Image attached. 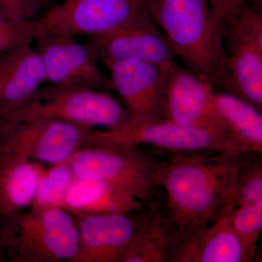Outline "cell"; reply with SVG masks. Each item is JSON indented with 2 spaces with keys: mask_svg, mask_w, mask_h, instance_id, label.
<instances>
[{
  "mask_svg": "<svg viewBox=\"0 0 262 262\" xmlns=\"http://www.w3.org/2000/svg\"><path fill=\"white\" fill-rule=\"evenodd\" d=\"M160 153L158 184L178 241L233 209L236 182L249 153Z\"/></svg>",
  "mask_w": 262,
  "mask_h": 262,
  "instance_id": "cell-1",
  "label": "cell"
},
{
  "mask_svg": "<svg viewBox=\"0 0 262 262\" xmlns=\"http://www.w3.org/2000/svg\"><path fill=\"white\" fill-rule=\"evenodd\" d=\"M150 18L188 70L211 81L224 55L208 0H143Z\"/></svg>",
  "mask_w": 262,
  "mask_h": 262,
  "instance_id": "cell-2",
  "label": "cell"
},
{
  "mask_svg": "<svg viewBox=\"0 0 262 262\" xmlns=\"http://www.w3.org/2000/svg\"><path fill=\"white\" fill-rule=\"evenodd\" d=\"M0 241L15 262H72L78 250L77 221L58 208L2 217Z\"/></svg>",
  "mask_w": 262,
  "mask_h": 262,
  "instance_id": "cell-3",
  "label": "cell"
},
{
  "mask_svg": "<svg viewBox=\"0 0 262 262\" xmlns=\"http://www.w3.org/2000/svg\"><path fill=\"white\" fill-rule=\"evenodd\" d=\"M76 178L94 179L121 189L146 206L158 201L160 153L139 146L95 144L68 161Z\"/></svg>",
  "mask_w": 262,
  "mask_h": 262,
  "instance_id": "cell-4",
  "label": "cell"
},
{
  "mask_svg": "<svg viewBox=\"0 0 262 262\" xmlns=\"http://www.w3.org/2000/svg\"><path fill=\"white\" fill-rule=\"evenodd\" d=\"M127 108L108 91L48 84L0 120H54L89 129H116L130 119Z\"/></svg>",
  "mask_w": 262,
  "mask_h": 262,
  "instance_id": "cell-5",
  "label": "cell"
},
{
  "mask_svg": "<svg viewBox=\"0 0 262 262\" xmlns=\"http://www.w3.org/2000/svg\"><path fill=\"white\" fill-rule=\"evenodd\" d=\"M224 55L211 82L261 110L262 15L245 5L222 29Z\"/></svg>",
  "mask_w": 262,
  "mask_h": 262,
  "instance_id": "cell-6",
  "label": "cell"
},
{
  "mask_svg": "<svg viewBox=\"0 0 262 262\" xmlns=\"http://www.w3.org/2000/svg\"><path fill=\"white\" fill-rule=\"evenodd\" d=\"M95 144L147 147L166 153L248 152L230 134L184 126L165 117L145 120H135L130 117L118 128L92 129L89 145Z\"/></svg>",
  "mask_w": 262,
  "mask_h": 262,
  "instance_id": "cell-7",
  "label": "cell"
},
{
  "mask_svg": "<svg viewBox=\"0 0 262 262\" xmlns=\"http://www.w3.org/2000/svg\"><path fill=\"white\" fill-rule=\"evenodd\" d=\"M146 11L143 0H63L35 18L34 38L42 34L98 37Z\"/></svg>",
  "mask_w": 262,
  "mask_h": 262,
  "instance_id": "cell-8",
  "label": "cell"
},
{
  "mask_svg": "<svg viewBox=\"0 0 262 262\" xmlns=\"http://www.w3.org/2000/svg\"><path fill=\"white\" fill-rule=\"evenodd\" d=\"M92 129L54 120H0V146L49 166L65 163L89 145Z\"/></svg>",
  "mask_w": 262,
  "mask_h": 262,
  "instance_id": "cell-9",
  "label": "cell"
},
{
  "mask_svg": "<svg viewBox=\"0 0 262 262\" xmlns=\"http://www.w3.org/2000/svg\"><path fill=\"white\" fill-rule=\"evenodd\" d=\"M34 48L44 65L48 84L108 91L110 77L100 68L97 53L89 42L68 36L42 34L34 38Z\"/></svg>",
  "mask_w": 262,
  "mask_h": 262,
  "instance_id": "cell-10",
  "label": "cell"
},
{
  "mask_svg": "<svg viewBox=\"0 0 262 262\" xmlns=\"http://www.w3.org/2000/svg\"><path fill=\"white\" fill-rule=\"evenodd\" d=\"M116 91L135 120L163 118L169 71L171 67L135 59L102 61Z\"/></svg>",
  "mask_w": 262,
  "mask_h": 262,
  "instance_id": "cell-11",
  "label": "cell"
},
{
  "mask_svg": "<svg viewBox=\"0 0 262 262\" xmlns=\"http://www.w3.org/2000/svg\"><path fill=\"white\" fill-rule=\"evenodd\" d=\"M214 92L206 77L174 66L169 71L164 117L184 126L230 134L215 107Z\"/></svg>",
  "mask_w": 262,
  "mask_h": 262,
  "instance_id": "cell-12",
  "label": "cell"
},
{
  "mask_svg": "<svg viewBox=\"0 0 262 262\" xmlns=\"http://www.w3.org/2000/svg\"><path fill=\"white\" fill-rule=\"evenodd\" d=\"M101 61L135 59L165 67L178 64L168 41L147 11L113 32L89 38Z\"/></svg>",
  "mask_w": 262,
  "mask_h": 262,
  "instance_id": "cell-13",
  "label": "cell"
},
{
  "mask_svg": "<svg viewBox=\"0 0 262 262\" xmlns=\"http://www.w3.org/2000/svg\"><path fill=\"white\" fill-rule=\"evenodd\" d=\"M145 210L77 217L78 250L72 262H122Z\"/></svg>",
  "mask_w": 262,
  "mask_h": 262,
  "instance_id": "cell-14",
  "label": "cell"
},
{
  "mask_svg": "<svg viewBox=\"0 0 262 262\" xmlns=\"http://www.w3.org/2000/svg\"><path fill=\"white\" fill-rule=\"evenodd\" d=\"M46 84V70L34 43L0 53V119L27 102Z\"/></svg>",
  "mask_w": 262,
  "mask_h": 262,
  "instance_id": "cell-15",
  "label": "cell"
},
{
  "mask_svg": "<svg viewBox=\"0 0 262 262\" xmlns=\"http://www.w3.org/2000/svg\"><path fill=\"white\" fill-rule=\"evenodd\" d=\"M229 214L179 239L170 262L253 261V256L231 225Z\"/></svg>",
  "mask_w": 262,
  "mask_h": 262,
  "instance_id": "cell-16",
  "label": "cell"
},
{
  "mask_svg": "<svg viewBox=\"0 0 262 262\" xmlns=\"http://www.w3.org/2000/svg\"><path fill=\"white\" fill-rule=\"evenodd\" d=\"M146 207L134 196L107 183L76 177L66 191L62 203L63 209L77 217L140 213Z\"/></svg>",
  "mask_w": 262,
  "mask_h": 262,
  "instance_id": "cell-17",
  "label": "cell"
},
{
  "mask_svg": "<svg viewBox=\"0 0 262 262\" xmlns=\"http://www.w3.org/2000/svg\"><path fill=\"white\" fill-rule=\"evenodd\" d=\"M43 168L0 146V214L7 216L32 206Z\"/></svg>",
  "mask_w": 262,
  "mask_h": 262,
  "instance_id": "cell-18",
  "label": "cell"
},
{
  "mask_svg": "<svg viewBox=\"0 0 262 262\" xmlns=\"http://www.w3.org/2000/svg\"><path fill=\"white\" fill-rule=\"evenodd\" d=\"M178 241L173 222L160 201L146 207L122 262H170Z\"/></svg>",
  "mask_w": 262,
  "mask_h": 262,
  "instance_id": "cell-19",
  "label": "cell"
},
{
  "mask_svg": "<svg viewBox=\"0 0 262 262\" xmlns=\"http://www.w3.org/2000/svg\"><path fill=\"white\" fill-rule=\"evenodd\" d=\"M214 103L226 127L248 152L262 155L261 110L236 95L214 92Z\"/></svg>",
  "mask_w": 262,
  "mask_h": 262,
  "instance_id": "cell-20",
  "label": "cell"
},
{
  "mask_svg": "<svg viewBox=\"0 0 262 262\" xmlns=\"http://www.w3.org/2000/svg\"><path fill=\"white\" fill-rule=\"evenodd\" d=\"M74 178L68 162L43 168L32 208H62L66 191Z\"/></svg>",
  "mask_w": 262,
  "mask_h": 262,
  "instance_id": "cell-21",
  "label": "cell"
},
{
  "mask_svg": "<svg viewBox=\"0 0 262 262\" xmlns=\"http://www.w3.org/2000/svg\"><path fill=\"white\" fill-rule=\"evenodd\" d=\"M262 206L261 155L249 153L241 168L234 192V207Z\"/></svg>",
  "mask_w": 262,
  "mask_h": 262,
  "instance_id": "cell-22",
  "label": "cell"
},
{
  "mask_svg": "<svg viewBox=\"0 0 262 262\" xmlns=\"http://www.w3.org/2000/svg\"><path fill=\"white\" fill-rule=\"evenodd\" d=\"M229 216L234 230L254 258L262 231V206H235Z\"/></svg>",
  "mask_w": 262,
  "mask_h": 262,
  "instance_id": "cell-23",
  "label": "cell"
},
{
  "mask_svg": "<svg viewBox=\"0 0 262 262\" xmlns=\"http://www.w3.org/2000/svg\"><path fill=\"white\" fill-rule=\"evenodd\" d=\"M35 18H15L0 10V53L34 43Z\"/></svg>",
  "mask_w": 262,
  "mask_h": 262,
  "instance_id": "cell-24",
  "label": "cell"
},
{
  "mask_svg": "<svg viewBox=\"0 0 262 262\" xmlns=\"http://www.w3.org/2000/svg\"><path fill=\"white\" fill-rule=\"evenodd\" d=\"M46 4L42 0H0V10L20 19H32Z\"/></svg>",
  "mask_w": 262,
  "mask_h": 262,
  "instance_id": "cell-25",
  "label": "cell"
},
{
  "mask_svg": "<svg viewBox=\"0 0 262 262\" xmlns=\"http://www.w3.org/2000/svg\"><path fill=\"white\" fill-rule=\"evenodd\" d=\"M212 11L222 29L236 16L247 0H208Z\"/></svg>",
  "mask_w": 262,
  "mask_h": 262,
  "instance_id": "cell-26",
  "label": "cell"
},
{
  "mask_svg": "<svg viewBox=\"0 0 262 262\" xmlns=\"http://www.w3.org/2000/svg\"><path fill=\"white\" fill-rule=\"evenodd\" d=\"M2 223V215L0 214V225H1ZM4 253V251H3V246H2L1 241H0V261L3 259V255Z\"/></svg>",
  "mask_w": 262,
  "mask_h": 262,
  "instance_id": "cell-27",
  "label": "cell"
},
{
  "mask_svg": "<svg viewBox=\"0 0 262 262\" xmlns=\"http://www.w3.org/2000/svg\"><path fill=\"white\" fill-rule=\"evenodd\" d=\"M248 1V0H247V2ZM251 2H252V3H255V4L256 5H259L260 3H261V0H251Z\"/></svg>",
  "mask_w": 262,
  "mask_h": 262,
  "instance_id": "cell-28",
  "label": "cell"
},
{
  "mask_svg": "<svg viewBox=\"0 0 262 262\" xmlns=\"http://www.w3.org/2000/svg\"><path fill=\"white\" fill-rule=\"evenodd\" d=\"M42 1H43V3H44L46 5L48 3V2L51 1V0H42Z\"/></svg>",
  "mask_w": 262,
  "mask_h": 262,
  "instance_id": "cell-29",
  "label": "cell"
}]
</instances>
